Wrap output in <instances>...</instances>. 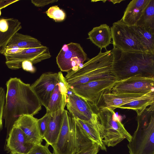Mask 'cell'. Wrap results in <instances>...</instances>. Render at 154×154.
<instances>
[{
  "mask_svg": "<svg viewBox=\"0 0 154 154\" xmlns=\"http://www.w3.org/2000/svg\"><path fill=\"white\" fill-rule=\"evenodd\" d=\"M69 92L66 106L71 115L76 119L91 124L100 133L98 125L99 110L69 90Z\"/></svg>",
  "mask_w": 154,
  "mask_h": 154,
  "instance_id": "9c48e42d",
  "label": "cell"
},
{
  "mask_svg": "<svg viewBox=\"0 0 154 154\" xmlns=\"http://www.w3.org/2000/svg\"><path fill=\"white\" fill-rule=\"evenodd\" d=\"M67 101V99L62 93L57 83L51 97L46 112L51 114L59 110L63 112Z\"/></svg>",
  "mask_w": 154,
  "mask_h": 154,
  "instance_id": "603a6c76",
  "label": "cell"
},
{
  "mask_svg": "<svg viewBox=\"0 0 154 154\" xmlns=\"http://www.w3.org/2000/svg\"><path fill=\"white\" fill-rule=\"evenodd\" d=\"M135 26L154 29V0H150Z\"/></svg>",
  "mask_w": 154,
  "mask_h": 154,
  "instance_id": "484cf974",
  "label": "cell"
},
{
  "mask_svg": "<svg viewBox=\"0 0 154 154\" xmlns=\"http://www.w3.org/2000/svg\"><path fill=\"white\" fill-rule=\"evenodd\" d=\"M100 147L97 143H94L88 149L79 151L75 154H97L100 150Z\"/></svg>",
  "mask_w": 154,
  "mask_h": 154,
  "instance_id": "1f68e13d",
  "label": "cell"
},
{
  "mask_svg": "<svg viewBox=\"0 0 154 154\" xmlns=\"http://www.w3.org/2000/svg\"><path fill=\"white\" fill-rule=\"evenodd\" d=\"M119 80L113 75L84 84L69 86V90L93 105L98 110L103 95L111 92Z\"/></svg>",
  "mask_w": 154,
  "mask_h": 154,
  "instance_id": "8992f818",
  "label": "cell"
},
{
  "mask_svg": "<svg viewBox=\"0 0 154 154\" xmlns=\"http://www.w3.org/2000/svg\"><path fill=\"white\" fill-rule=\"evenodd\" d=\"M58 75L56 72L44 73L31 85L41 104L46 109L57 83Z\"/></svg>",
  "mask_w": 154,
  "mask_h": 154,
  "instance_id": "4fadbf2b",
  "label": "cell"
},
{
  "mask_svg": "<svg viewBox=\"0 0 154 154\" xmlns=\"http://www.w3.org/2000/svg\"><path fill=\"white\" fill-rule=\"evenodd\" d=\"M57 0H31V2L38 7H43L48 4L56 2Z\"/></svg>",
  "mask_w": 154,
  "mask_h": 154,
  "instance_id": "836d02e7",
  "label": "cell"
},
{
  "mask_svg": "<svg viewBox=\"0 0 154 154\" xmlns=\"http://www.w3.org/2000/svg\"><path fill=\"white\" fill-rule=\"evenodd\" d=\"M6 93L4 89L0 86V132L2 129L3 114Z\"/></svg>",
  "mask_w": 154,
  "mask_h": 154,
  "instance_id": "4dcf8cb0",
  "label": "cell"
},
{
  "mask_svg": "<svg viewBox=\"0 0 154 154\" xmlns=\"http://www.w3.org/2000/svg\"><path fill=\"white\" fill-rule=\"evenodd\" d=\"M22 28L21 22L17 19L0 17V50Z\"/></svg>",
  "mask_w": 154,
  "mask_h": 154,
  "instance_id": "ac0fdd59",
  "label": "cell"
},
{
  "mask_svg": "<svg viewBox=\"0 0 154 154\" xmlns=\"http://www.w3.org/2000/svg\"><path fill=\"white\" fill-rule=\"evenodd\" d=\"M46 13L48 17L56 22L62 21L66 17L65 13L57 5L50 7Z\"/></svg>",
  "mask_w": 154,
  "mask_h": 154,
  "instance_id": "83f0119b",
  "label": "cell"
},
{
  "mask_svg": "<svg viewBox=\"0 0 154 154\" xmlns=\"http://www.w3.org/2000/svg\"><path fill=\"white\" fill-rule=\"evenodd\" d=\"M19 1V0H0V9Z\"/></svg>",
  "mask_w": 154,
  "mask_h": 154,
  "instance_id": "e575fe53",
  "label": "cell"
},
{
  "mask_svg": "<svg viewBox=\"0 0 154 154\" xmlns=\"http://www.w3.org/2000/svg\"><path fill=\"white\" fill-rule=\"evenodd\" d=\"M63 112L59 110L51 114L47 130L43 139L52 147L56 143L61 128Z\"/></svg>",
  "mask_w": 154,
  "mask_h": 154,
  "instance_id": "ffe728a7",
  "label": "cell"
},
{
  "mask_svg": "<svg viewBox=\"0 0 154 154\" xmlns=\"http://www.w3.org/2000/svg\"><path fill=\"white\" fill-rule=\"evenodd\" d=\"M88 35V38L101 50L103 48L106 49V47L112 43L110 28L106 24L94 27Z\"/></svg>",
  "mask_w": 154,
  "mask_h": 154,
  "instance_id": "d6986e66",
  "label": "cell"
},
{
  "mask_svg": "<svg viewBox=\"0 0 154 154\" xmlns=\"http://www.w3.org/2000/svg\"><path fill=\"white\" fill-rule=\"evenodd\" d=\"M154 103V92L151 91L141 98L120 106L123 109H131L135 111L137 116H140L146 108Z\"/></svg>",
  "mask_w": 154,
  "mask_h": 154,
  "instance_id": "44dd1931",
  "label": "cell"
},
{
  "mask_svg": "<svg viewBox=\"0 0 154 154\" xmlns=\"http://www.w3.org/2000/svg\"><path fill=\"white\" fill-rule=\"evenodd\" d=\"M75 119L85 132L98 144L100 149L102 150L106 151V146L102 141L99 132L94 126L89 123Z\"/></svg>",
  "mask_w": 154,
  "mask_h": 154,
  "instance_id": "4316f807",
  "label": "cell"
},
{
  "mask_svg": "<svg viewBox=\"0 0 154 154\" xmlns=\"http://www.w3.org/2000/svg\"><path fill=\"white\" fill-rule=\"evenodd\" d=\"M98 116L100 134L105 146L114 147L125 139L130 142L132 136L114 110H99Z\"/></svg>",
  "mask_w": 154,
  "mask_h": 154,
  "instance_id": "5b68a950",
  "label": "cell"
},
{
  "mask_svg": "<svg viewBox=\"0 0 154 154\" xmlns=\"http://www.w3.org/2000/svg\"><path fill=\"white\" fill-rule=\"evenodd\" d=\"M4 56L6 66L12 70L21 68L22 63L24 61H30L34 64L51 57L48 48L44 45L38 48L23 49L16 54Z\"/></svg>",
  "mask_w": 154,
  "mask_h": 154,
  "instance_id": "8fae6325",
  "label": "cell"
},
{
  "mask_svg": "<svg viewBox=\"0 0 154 154\" xmlns=\"http://www.w3.org/2000/svg\"><path fill=\"white\" fill-rule=\"evenodd\" d=\"M21 68L24 70L32 73L35 72L36 71L32 63L28 60L24 61L22 63Z\"/></svg>",
  "mask_w": 154,
  "mask_h": 154,
  "instance_id": "d6a6232c",
  "label": "cell"
},
{
  "mask_svg": "<svg viewBox=\"0 0 154 154\" xmlns=\"http://www.w3.org/2000/svg\"><path fill=\"white\" fill-rule=\"evenodd\" d=\"M38 120L33 116L23 115L18 119L13 125L20 128L23 133L27 141L33 145L41 143L43 140L38 129Z\"/></svg>",
  "mask_w": 154,
  "mask_h": 154,
  "instance_id": "5bb4252c",
  "label": "cell"
},
{
  "mask_svg": "<svg viewBox=\"0 0 154 154\" xmlns=\"http://www.w3.org/2000/svg\"><path fill=\"white\" fill-rule=\"evenodd\" d=\"M123 0H106V1H107L110 2H111L114 4L116 3H120L121 2L123 1Z\"/></svg>",
  "mask_w": 154,
  "mask_h": 154,
  "instance_id": "d590c367",
  "label": "cell"
},
{
  "mask_svg": "<svg viewBox=\"0 0 154 154\" xmlns=\"http://www.w3.org/2000/svg\"><path fill=\"white\" fill-rule=\"evenodd\" d=\"M150 0H133L128 5L121 20L127 25L135 26L141 17Z\"/></svg>",
  "mask_w": 154,
  "mask_h": 154,
  "instance_id": "e0dca14e",
  "label": "cell"
},
{
  "mask_svg": "<svg viewBox=\"0 0 154 154\" xmlns=\"http://www.w3.org/2000/svg\"><path fill=\"white\" fill-rule=\"evenodd\" d=\"M9 45H15L23 49L38 48L43 45L36 38L18 32L13 36L6 46Z\"/></svg>",
  "mask_w": 154,
  "mask_h": 154,
  "instance_id": "7402d4cb",
  "label": "cell"
},
{
  "mask_svg": "<svg viewBox=\"0 0 154 154\" xmlns=\"http://www.w3.org/2000/svg\"><path fill=\"white\" fill-rule=\"evenodd\" d=\"M154 91V77L136 75L118 81L111 92L146 94Z\"/></svg>",
  "mask_w": 154,
  "mask_h": 154,
  "instance_id": "7c38bea8",
  "label": "cell"
},
{
  "mask_svg": "<svg viewBox=\"0 0 154 154\" xmlns=\"http://www.w3.org/2000/svg\"><path fill=\"white\" fill-rule=\"evenodd\" d=\"M5 149L10 154H27L34 146L28 143L22 131L13 126L6 139Z\"/></svg>",
  "mask_w": 154,
  "mask_h": 154,
  "instance_id": "9a60e30c",
  "label": "cell"
},
{
  "mask_svg": "<svg viewBox=\"0 0 154 154\" xmlns=\"http://www.w3.org/2000/svg\"><path fill=\"white\" fill-rule=\"evenodd\" d=\"M1 10L0 9V17L1 16Z\"/></svg>",
  "mask_w": 154,
  "mask_h": 154,
  "instance_id": "8d00e7d4",
  "label": "cell"
},
{
  "mask_svg": "<svg viewBox=\"0 0 154 154\" xmlns=\"http://www.w3.org/2000/svg\"><path fill=\"white\" fill-rule=\"evenodd\" d=\"M6 85L3 118L7 138L14 123L20 116L36 115L41 109L42 105L29 84L14 77L11 78Z\"/></svg>",
  "mask_w": 154,
  "mask_h": 154,
  "instance_id": "6da1fadb",
  "label": "cell"
},
{
  "mask_svg": "<svg viewBox=\"0 0 154 154\" xmlns=\"http://www.w3.org/2000/svg\"><path fill=\"white\" fill-rule=\"evenodd\" d=\"M51 117V114L46 112L42 118L38 119V129L43 139L47 130Z\"/></svg>",
  "mask_w": 154,
  "mask_h": 154,
  "instance_id": "f1b7e54d",
  "label": "cell"
},
{
  "mask_svg": "<svg viewBox=\"0 0 154 154\" xmlns=\"http://www.w3.org/2000/svg\"><path fill=\"white\" fill-rule=\"evenodd\" d=\"M87 60V55L80 44L72 42L63 45L56 57L60 70L66 72L76 70Z\"/></svg>",
  "mask_w": 154,
  "mask_h": 154,
  "instance_id": "30bf717a",
  "label": "cell"
},
{
  "mask_svg": "<svg viewBox=\"0 0 154 154\" xmlns=\"http://www.w3.org/2000/svg\"><path fill=\"white\" fill-rule=\"evenodd\" d=\"M49 145L46 143L44 145L41 143L35 145L27 154H54L51 153L49 149Z\"/></svg>",
  "mask_w": 154,
  "mask_h": 154,
  "instance_id": "f546056e",
  "label": "cell"
},
{
  "mask_svg": "<svg viewBox=\"0 0 154 154\" xmlns=\"http://www.w3.org/2000/svg\"><path fill=\"white\" fill-rule=\"evenodd\" d=\"M113 61L112 50H101L75 70L67 72L65 77L69 86L84 84L106 78L112 74Z\"/></svg>",
  "mask_w": 154,
  "mask_h": 154,
  "instance_id": "3957f363",
  "label": "cell"
},
{
  "mask_svg": "<svg viewBox=\"0 0 154 154\" xmlns=\"http://www.w3.org/2000/svg\"><path fill=\"white\" fill-rule=\"evenodd\" d=\"M75 124V118L64 109L60 131L52 147L54 154H75L79 151L76 141Z\"/></svg>",
  "mask_w": 154,
  "mask_h": 154,
  "instance_id": "ba28073f",
  "label": "cell"
},
{
  "mask_svg": "<svg viewBox=\"0 0 154 154\" xmlns=\"http://www.w3.org/2000/svg\"><path fill=\"white\" fill-rule=\"evenodd\" d=\"M112 74L119 80L136 75L154 77V54L113 48Z\"/></svg>",
  "mask_w": 154,
  "mask_h": 154,
  "instance_id": "7a4b0ae2",
  "label": "cell"
},
{
  "mask_svg": "<svg viewBox=\"0 0 154 154\" xmlns=\"http://www.w3.org/2000/svg\"><path fill=\"white\" fill-rule=\"evenodd\" d=\"M132 27L139 36L147 52L154 54V29L136 26Z\"/></svg>",
  "mask_w": 154,
  "mask_h": 154,
  "instance_id": "cb8c5ba5",
  "label": "cell"
},
{
  "mask_svg": "<svg viewBox=\"0 0 154 154\" xmlns=\"http://www.w3.org/2000/svg\"><path fill=\"white\" fill-rule=\"evenodd\" d=\"M75 119L76 139L79 151L88 149L96 143L85 132Z\"/></svg>",
  "mask_w": 154,
  "mask_h": 154,
  "instance_id": "d4e9b609",
  "label": "cell"
},
{
  "mask_svg": "<svg viewBox=\"0 0 154 154\" xmlns=\"http://www.w3.org/2000/svg\"><path fill=\"white\" fill-rule=\"evenodd\" d=\"M110 29L113 48L126 52H148L132 26L120 20L114 23Z\"/></svg>",
  "mask_w": 154,
  "mask_h": 154,
  "instance_id": "52a82bcc",
  "label": "cell"
},
{
  "mask_svg": "<svg viewBox=\"0 0 154 154\" xmlns=\"http://www.w3.org/2000/svg\"><path fill=\"white\" fill-rule=\"evenodd\" d=\"M137 125L127 145L129 154H154V103L137 116Z\"/></svg>",
  "mask_w": 154,
  "mask_h": 154,
  "instance_id": "277c9868",
  "label": "cell"
},
{
  "mask_svg": "<svg viewBox=\"0 0 154 154\" xmlns=\"http://www.w3.org/2000/svg\"><path fill=\"white\" fill-rule=\"evenodd\" d=\"M145 94L111 92L106 93L103 95L99 105V110L108 109L114 110L121 106L141 98Z\"/></svg>",
  "mask_w": 154,
  "mask_h": 154,
  "instance_id": "2e32d148",
  "label": "cell"
}]
</instances>
